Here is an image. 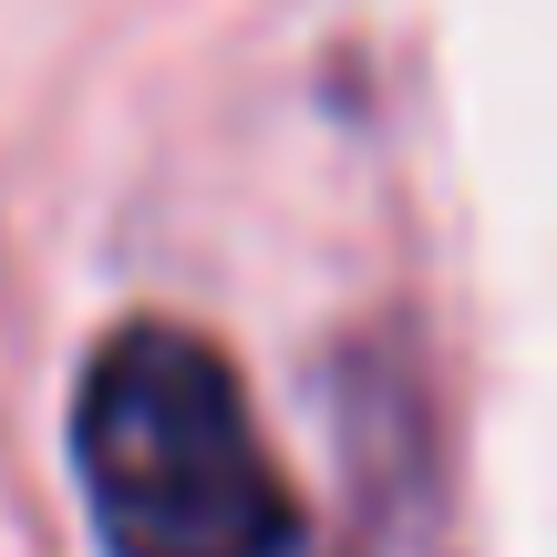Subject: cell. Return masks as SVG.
Here are the masks:
<instances>
[{
	"label": "cell",
	"instance_id": "obj_1",
	"mask_svg": "<svg viewBox=\"0 0 557 557\" xmlns=\"http://www.w3.org/2000/svg\"><path fill=\"white\" fill-rule=\"evenodd\" d=\"M73 475L103 557H289L299 506L238 361L186 320H124L73 393Z\"/></svg>",
	"mask_w": 557,
	"mask_h": 557
}]
</instances>
